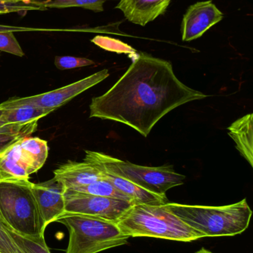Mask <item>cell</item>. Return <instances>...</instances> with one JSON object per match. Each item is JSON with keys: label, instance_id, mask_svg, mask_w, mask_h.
Returning a JSON list of instances; mask_svg holds the SVG:
<instances>
[{"label": "cell", "instance_id": "4fadbf2b", "mask_svg": "<svg viewBox=\"0 0 253 253\" xmlns=\"http://www.w3.org/2000/svg\"><path fill=\"white\" fill-rule=\"evenodd\" d=\"M30 175L18 141L0 154V181H29Z\"/></svg>", "mask_w": 253, "mask_h": 253}, {"label": "cell", "instance_id": "cb8c5ba5", "mask_svg": "<svg viewBox=\"0 0 253 253\" xmlns=\"http://www.w3.org/2000/svg\"><path fill=\"white\" fill-rule=\"evenodd\" d=\"M12 31L0 32V50L22 57L25 53Z\"/></svg>", "mask_w": 253, "mask_h": 253}, {"label": "cell", "instance_id": "30bf717a", "mask_svg": "<svg viewBox=\"0 0 253 253\" xmlns=\"http://www.w3.org/2000/svg\"><path fill=\"white\" fill-rule=\"evenodd\" d=\"M31 190L46 227L65 213L64 193L66 189L56 178L32 184Z\"/></svg>", "mask_w": 253, "mask_h": 253}, {"label": "cell", "instance_id": "ba28073f", "mask_svg": "<svg viewBox=\"0 0 253 253\" xmlns=\"http://www.w3.org/2000/svg\"><path fill=\"white\" fill-rule=\"evenodd\" d=\"M65 212L98 217L116 222L134 204L74 190L64 193Z\"/></svg>", "mask_w": 253, "mask_h": 253}, {"label": "cell", "instance_id": "d6986e66", "mask_svg": "<svg viewBox=\"0 0 253 253\" xmlns=\"http://www.w3.org/2000/svg\"><path fill=\"white\" fill-rule=\"evenodd\" d=\"M92 42L107 51L114 52L118 54L124 53L129 55L130 57L137 53V50L129 44L106 36H96L92 39Z\"/></svg>", "mask_w": 253, "mask_h": 253}, {"label": "cell", "instance_id": "6da1fadb", "mask_svg": "<svg viewBox=\"0 0 253 253\" xmlns=\"http://www.w3.org/2000/svg\"><path fill=\"white\" fill-rule=\"evenodd\" d=\"M131 58L121 78L106 93L92 99L90 118L122 123L147 138L166 114L207 97L180 81L171 62L145 53Z\"/></svg>", "mask_w": 253, "mask_h": 253}, {"label": "cell", "instance_id": "9c48e42d", "mask_svg": "<svg viewBox=\"0 0 253 253\" xmlns=\"http://www.w3.org/2000/svg\"><path fill=\"white\" fill-rule=\"evenodd\" d=\"M224 13L212 0L199 1L187 9L181 22L184 42H191L202 37L212 26L221 22Z\"/></svg>", "mask_w": 253, "mask_h": 253}, {"label": "cell", "instance_id": "7c38bea8", "mask_svg": "<svg viewBox=\"0 0 253 253\" xmlns=\"http://www.w3.org/2000/svg\"><path fill=\"white\" fill-rule=\"evenodd\" d=\"M172 0H120L116 8L135 25L145 26L163 15Z\"/></svg>", "mask_w": 253, "mask_h": 253}, {"label": "cell", "instance_id": "5bb4252c", "mask_svg": "<svg viewBox=\"0 0 253 253\" xmlns=\"http://www.w3.org/2000/svg\"><path fill=\"white\" fill-rule=\"evenodd\" d=\"M103 174L104 179L113 184L117 190L130 197L135 205H163L169 202L166 196H159L139 187L117 175L101 171Z\"/></svg>", "mask_w": 253, "mask_h": 253}, {"label": "cell", "instance_id": "83f0119b", "mask_svg": "<svg viewBox=\"0 0 253 253\" xmlns=\"http://www.w3.org/2000/svg\"><path fill=\"white\" fill-rule=\"evenodd\" d=\"M35 28H24V27L10 26V25H0V32H7V31H12V32H19V31H36Z\"/></svg>", "mask_w": 253, "mask_h": 253}, {"label": "cell", "instance_id": "3957f363", "mask_svg": "<svg viewBox=\"0 0 253 253\" xmlns=\"http://www.w3.org/2000/svg\"><path fill=\"white\" fill-rule=\"evenodd\" d=\"M128 237H150L191 242L205 238L165 205H134L115 222Z\"/></svg>", "mask_w": 253, "mask_h": 253}, {"label": "cell", "instance_id": "5b68a950", "mask_svg": "<svg viewBox=\"0 0 253 253\" xmlns=\"http://www.w3.org/2000/svg\"><path fill=\"white\" fill-rule=\"evenodd\" d=\"M56 222L68 230L65 253H99L127 245L129 239L115 222L98 217L65 212Z\"/></svg>", "mask_w": 253, "mask_h": 253}, {"label": "cell", "instance_id": "9a60e30c", "mask_svg": "<svg viewBox=\"0 0 253 253\" xmlns=\"http://www.w3.org/2000/svg\"><path fill=\"white\" fill-rule=\"evenodd\" d=\"M228 134L236 143L239 153L253 168V114H248L235 121L229 126Z\"/></svg>", "mask_w": 253, "mask_h": 253}, {"label": "cell", "instance_id": "8fae6325", "mask_svg": "<svg viewBox=\"0 0 253 253\" xmlns=\"http://www.w3.org/2000/svg\"><path fill=\"white\" fill-rule=\"evenodd\" d=\"M54 178L60 181L66 190L88 185L104 179L102 172L89 162H69L60 165L53 171Z\"/></svg>", "mask_w": 253, "mask_h": 253}, {"label": "cell", "instance_id": "2e32d148", "mask_svg": "<svg viewBox=\"0 0 253 253\" xmlns=\"http://www.w3.org/2000/svg\"><path fill=\"white\" fill-rule=\"evenodd\" d=\"M19 144L22 159L28 167L30 174L41 169L49 156L47 141L38 137L26 136L19 140Z\"/></svg>", "mask_w": 253, "mask_h": 253}, {"label": "cell", "instance_id": "277c9868", "mask_svg": "<svg viewBox=\"0 0 253 253\" xmlns=\"http://www.w3.org/2000/svg\"><path fill=\"white\" fill-rule=\"evenodd\" d=\"M29 181H0V215L9 230L27 237L44 236L42 218Z\"/></svg>", "mask_w": 253, "mask_h": 253}, {"label": "cell", "instance_id": "ffe728a7", "mask_svg": "<svg viewBox=\"0 0 253 253\" xmlns=\"http://www.w3.org/2000/svg\"><path fill=\"white\" fill-rule=\"evenodd\" d=\"M48 10L45 4V1L41 0H27V1H0V14L10 13H26L33 10Z\"/></svg>", "mask_w": 253, "mask_h": 253}, {"label": "cell", "instance_id": "52a82bcc", "mask_svg": "<svg viewBox=\"0 0 253 253\" xmlns=\"http://www.w3.org/2000/svg\"><path fill=\"white\" fill-rule=\"evenodd\" d=\"M109 77L108 70L103 69L83 80L75 82L65 87L56 89L42 94L28 97L13 98L0 104V108H10L20 106L43 108L55 111L65 105L71 99L103 81Z\"/></svg>", "mask_w": 253, "mask_h": 253}, {"label": "cell", "instance_id": "7a4b0ae2", "mask_svg": "<svg viewBox=\"0 0 253 253\" xmlns=\"http://www.w3.org/2000/svg\"><path fill=\"white\" fill-rule=\"evenodd\" d=\"M165 207L204 237L242 234L249 227L253 211L245 199L225 206H202L168 202Z\"/></svg>", "mask_w": 253, "mask_h": 253}, {"label": "cell", "instance_id": "e0dca14e", "mask_svg": "<svg viewBox=\"0 0 253 253\" xmlns=\"http://www.w3.org/2000/svg\"><path fill=\"white\" fill-rule=\"evenodd\" d=\"M53 110L20 106L16 108H0V120L8 124H26L46 117Z\"/></svg>", "mask_w": 253, "mask_h": 253}, {"label": "cell", "instance_id": "484cf974", "mask_svg": "<svg viewBox=\"0 0 253 253\" xmlns=\"http://www.w3.org/2000/svg\"><path fill=\"white\" fill-rule=\"evenodd\" d=\"M106 1H109V0H75V1L59 4L56 8L77 7H83L94 12H102L104 10V3Z\"/></svg>", "mask_w": 253, "mask_h": 253}, {"label": "cell", "instance_id": "4dcf8cb0", "mask_svg": "<svg viewBox=\"0 0 253 253\" xmlns=\"http://www.w3.org/2000/svg\"><path fill=\"white\" fill-rule=\"evenodd\" d=\"M27 1V0H0V1H2V2H8V1Z\"/></svg>", "mask_w": 253, "mask_h": 253}, {"label": "cell", "instance_id": "ac0fdd59", "mask_svg": "<svg viewBox=\"0 0 253 253\" xmlns=\"http://www.w3.org/2000/svg\"><path fill=\"white\" fill-rule=\"evenodd\" d=\"M74 191L80 193H87L94 196H101V197L110 198V199H119L126 201L135 205L134 201L120 190H117L112 184L105 179L98 180L95 182L91 183L88 185L73 189Z\"/></svg>", "mask_w": 253, "mask_h": 253}, {"label": "cell", "instance_id": "d4e9b609", "mask_svg": "<svg viewBox=\"0 0 253 253\" xmlns=\"http://www.w3.org/2000/svg\"><path fill=\"white\" fill-rule=\"evenodd\" d=\"M38 121L26 124H8L0 120V133L23 134L30 136L37 129Z\"/></svg>", "mask_w": 253, "mask_h": 253}, {"label": "cell", "instance_id": "f1b7e54d", "mask_svg": "<svg viewBox=\"0 0 253 253\" xmlns=\"http://www.w3.org/2000/svg\"><path fill=\"white\" fill-rule=\"evenodd\" d=\"M73 1H75V0H46V1H45V4H46V7L48 9L56 8V7L59 4Z\"/></svg>", "mask_w": 253, "mask_h": 253}, {"label": "cell", "instance_id": "7402d4cb", "mask_svg": "<svg viewBox=\"0 0 253 253\" xmlns=\"http://www.w3.org/2000/svg\"><path fill=\"white\" fill-rule=\"evenodd\" d=\"M0 253H28L16 243L0 215Z\"/></svg>", "mask_w": 253, "mask_h": 253}, {"label": "cell", "instance_id": "8992f818", "mask_svg": "<svg viewBox=\"0 0 253 253\" xmlns=\"http://www.w3.org/2000/svg\"><path fill=\"white\" fill-rule=\"evenodd\" d=\"M84 161L100 170L129 180L159 196H166L169 189L182 185L186 178L185 175L175 172L172 166H141L91 150H86Z\"/></svg>", "mask_w": 253, "mask_h": 253}, {"label": "cell", "instance_id": "4316f807", "mask_svg": "<svg viewBox=\"0 0 253 253\" xmlns=\"http://www.w3.org/2000/svg\"><path fill=\"white\" fill-rule=\"evenodd\" d=\"M26 136L27 135L23 134L0 133V154L19 141L21 138Z\"/></svg>", "mask_w": 253, "mask_h": 253}, {"label": "cell", "instance_id": "44dd1931", "mask_svg": "<svg viewBox=\"0 0 253 253\" xmlns=\"http://www.w3.org/2000/svg\"><path fill=\"white\" fill-rule=\"evenodd\" d=\"M9 232L16 243L25 248L28 253H51L46 245L44 236L36 238L27 237L10 230H9Z\"/></svg>", "mask_w": 253, "mask_h": 253}, {"label": "cell", "instance_id": "603a6c76", "mask_svg": "<svg viewBox=\"0 0 253 253\" xmlns=\"http://www.w3.org/2000/svg\"><path fill=\"white\" fill-rule=\"evenodd\" d=\"M54 65L61 71L74 69L95 65V62L86 58L75 57L71 56H56L54 58Z\"/></svg>", "mask_w": 253, "mask_h": 253}, {"label": "cell", "instance_id": "f546056e", "mask_svg": "<svg viewBox=\"0 0 253 253\" xmlns=\"http://www.w3.org/2000/svg\"><path fill=\"white\" fill-rule=\"evenodd\" d=\"M195 253H215L211 252L210 251H209V250L205 249V248H202V249L200 250V251H197V252Z\"/></svg>", "mask_w": 253, "mask_h": 253}]
</instances>
